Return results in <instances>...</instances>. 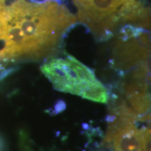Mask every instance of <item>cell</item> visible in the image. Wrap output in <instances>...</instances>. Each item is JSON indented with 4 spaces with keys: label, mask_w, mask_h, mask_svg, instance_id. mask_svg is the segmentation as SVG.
<instances>
[{
    "label": "cell",
    "mask_w": 151,
    "mask_h": 151,
    "mask_svg": "<svg viewBox=\"0 0 151 151\" xmlns=\"http://www.w3.org/2000/svg\"><path fill=\"white\" fill-rule=\"evenodd\" d=\"M77 18L58 1L15 0L0 30V60L39 59L51 54Z\"/></svg>",
    "instance_id": "1"
},
{
    "label": "cell",
    "mask_w": 151,
    "mask_h": 151,
    "mask_svg": "<svg viewBox=\"0 0 151 151\" xmlns=\"http://www.w3.org/2000/svg\"><path fill=\"white\" fill-rule=\"evenodd\" d=\"M146 0H90L89 4L77 17L99 40L113 35L120 24H148Z\"/></svg>",
    "instance_id": "2"
},
{
    "label": "cell",
    "mask_w": 151,
    "mask_h": 151,
    "mask_svg": "<svg viewBox=\"0 0 151 151\" xmlns=\"http://www.w3.org/2000/svg\"><path fill=\"white\" fill-rule=\"evenodd\" d=\"M41 70L58 91L99 103L108 101V92L94 71L72 55L52 58Z\"/></svg>",
    "instance_id": "3"
},
{
    "label": "cell",
    "mask_w": 151,
    "mask_h": 151,
    "mask_svg": "<svg viewBox=\"0 0 151 151\" xmlns=\"http://www.w3.org/2000/svg\"><path fill=\"white\" fill-rule=\"evenodd\" d=\"M43 1H58V0H43Z\"/></svg>",
    "instance_id": "4"
}]
</instances>
